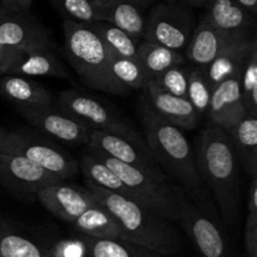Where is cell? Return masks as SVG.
<instances>
[{"instance_id":"cell-1","label":"cell","mask_w":257,"mask_h":257,"mask_svg":"<svg viewBox=\"0 0 257 257\" xmlns=\"http://www.w3.org/2000/svg\"><path fill=\"white\" fill-rule=\"evenodd\" d=\"M198 175L208 188L226 225H233L240 215V163L230 137L210 123L196 140Z\"/></svg>"},{"instance_id":"cell-2","label":"cell","mask_w":257,"mask_h":257,"mask_svg":"<svg viewBox=\"0 0 257 257\" xmlns=\"http://www.w3.org/2000/svg\"><path fill=\"white\" fill-rule=\"evenodd\" d=\"M138 109L143 140L162 172L178 182L183 192L193 200L205 203L207 193L198 175L195 151L183 131L158 117L145 97Z\"/></svg>"},{"instance_id":"cell-3","label":"cell","mask_w":257,"mask_h":257,"mask_svg":"<svg viewBox=\"0 0 257 257\" xmlns=\"http://www.w3.org/2000/svg\"><path fill=\"white\" fill-rule=\"evenodd\" d=\"M87 190L115 218L120 228V240L147 248L160 256L175 255L181 250L180 233L167 218L135 201L90 183H87Z\"/></svg>"},{"instance_id":"cell-4","label":"cell","mask_w":257,"mask_h":257,"mask_svg":"<svg viewBox=\"0 0 257 257\" xmlns=\"http://www.w3.org/2000/svg\"><path fill=\"white\" fill-rule=\"evenodd\" d=\"M64 53L87 87L110 94H127V87L110 72L109 49L89 24L64 19Z\"/></svg>"},{"instance_id":"cell-5","label":"cell","mask_w":257,"mask_h":257,"mask_svg":"<svg viewBox=\"0 0 257 257\" xmlns=\"http://www.w3.org/2000/svg\"><path fill=\"white\" fill-rule=\"evenodd\" d=\"M110 168L132 193V200L142 207L153 211L171 222H178L183 191L168 183L167 178H158L138 168L120 163L113 158L93 152Z\"/></svg>"},{"instance_id":"cell-6","label":"cell","mask_w":257,"mask_h":257,"mask_svg":"<svg viewBox=\"0 0 257 257\" xmlns=\"http://www.w3.org/2000/svg\"><path fill=\"white\" fill-rule=\"evenodd\" d=\"M0 153L23 156L63 181L73 177L79 171L78 161L68 151L40 133L24 130L8 131L0 146Z\"/></svg>"},{"instance_id":"cell-7","label":"cell","mask_w":257,"mask_h":257,"mask_svg":"<svg viewBox=\"0 0 257 257\" xmlns=\"http://www.w3.org/2000/svg\"><path fill=\"white\" fill-rule=\"evenodd\" d=\"M57 107L87 125L90 131L113 133L142 141L143 137L115 108L103 100L74 89H65L58 94Z\"/></svg>"},{"instance_id":"cell-8","label":"cell","mask_w":257,"mask_h":257,"mask_svg":"<svg viewBox=\"0 0 257 257\" xmlns=\"http://www.w3.org/2000/svg\"><path fill=\"white\" fill-rule=\"evenodd\" d=\"M197 25L192 8L181 2L157 3L147 14L145 42L181 53L186 50Z\"/></svg>"},{"instance_id":"cell-9","label":"cell","mask_w":257,"mask_h":257,"mask_svg":"<svg viewBox=\"0 0 257 257\" xmlns=\"http://www.w3.org/2000/svg\"><path fill=\"white\" fill-rule=\"evenodd\" d=\"M205 203H192L183 193L178 222L185 228L201 257H232L227 237L221 226L207 213Z\"/></svg>"},{"instance_id":"cell-10","label":"cell","mask_w":257,"mask_h":257,"mask_svg":"<svg viewBox=\"0 0 257 257\" xmlns=\"http://www.w3.org/2000/svg\"><path fill=\"white\" fill-rule=\"evenodd\" d=\"M87 147L92 152H97L120 163L132 166L155 177L167 178L151 155L145 140L138 141L113 133L89 131Z\"/></svg>"},{"instance_id":"cell-11","label":"cell","mask_w":257,"mask_h":257,"mask_svg":"<svg viewBox=\"0 0 257 257\" xmlns=\"http://www.w3.org/2000/svg\"><path fill=\"white\" fill-rule=\"evenodd\" d=\"M18 112L43 135L72 146H87L89 128L59 107H17Z\"/></svg>"},{"instance_id":"cell-12","label":"cell","mask_w":257,"mask_h":257,"mask_svg":"<svg viewBox=\"0 0 257 257\" xmlns=\"http://www.w3.org/2000/svg\"><path fill=\"white\" fill-rule=\"evenodd\" d=\"M62 181L23 156L0 153V183L18 197L33 198L42 188Z\"/></svg>"},{"instance_id":"cell-13","label":"cell","mask_w":257,"mask_h":257,"mask_svg":"<svg viewBox=\"0 0 257 257\" xmlns=\"http://www.w3.org/2000/svg\"><path fill=\"white\" fill-rule=\"evenodd\" d=\"M255 39L256 35L226 34L200 20L186 48V57L195 67L206 68L227 50Z\"/></svg>"},{"instance_id":"cell-14","label":"cell","mask_w":257,"mask_h":257,"mask_svg":"<svg viewBox=\"0 0 257 257\" xmlns=\"http://www.w3.org/2000/svg\"><path fill=\"white\" fill-rule=\"evenodd\" d=\"M35 198L55 217L70 223L97 202L87 188L68 185L64 181L42 188Z\"/></svg>"},{"instance_id":"cell-15","label":"cell","mask_w":257,"mask_h":257,"mask_svg":"<svg viewBox=\"0 0 257 257\" xmlns=\"http://www.w3.org/2000/svg\"><path fill=\"white\" fill-rule=\"evenodd\" d=\"M2 75L22 77L69 78V73L60 63L50 45L13 49Z\"/></svg>"},{"instance_id":"cell-16","label":"cell","mask_w":257,"mask_h":257,"mask_svg":"<svg viewBox=\"0 0 257 257\" xmlns=\"http://www.w3.org/2000/svg\"><path fill=\"white\" fill-rule=\"evenodd\" d=\"M0 45L9 49L50 45L49 33L30 12L18 13L4 9L0 20Z\"/></svg>"},{"instance_id":"cell-17","label":"cell","mask_w":257,"mask_h":257,"mask_svg":"<svg viewBox=\"0 0 257 257\" xmlns=\"http://www.w3.org/2000/svg\"><path fill=\"white\" fill-rule=\"evenodd\" d=\"M240 74L220 83L213 88L211 94L207 112L210 123L226 133L247 114L241 94Z\"/></svg>"},{"instance_id":"cell-18","label":"cell","mask_w":257,"mask_h":257,"mask_svg":"<svg viewBox=\"0 0 257 257\" xmlns=\"http://www.w3.org/2000/svg\"><path fill=\"white\" fill-rule=\"evenodd\" d=\"M145 98L158 117L182 131H192L200 123V117L187 98L170 94L157 87L153 80H148L145 88Z\"/></svg>"},{"instance_id":"cell-19","label":"cell","mask_w":257,"mask_h":257,"mask_svg":"<svg viewBox=\"0 0 257 257\" xmlns=\"http://www.w3.org/2000/svg\"><path fill=\"white\" fill-rule=\"evenodd\" d=\"M202 19L215 29L232 35H256V17L233 0H208Z\"/></svg>"},{"instance_id":"cell-20","label":"cell","mask_w":257,"mask_h":257,"mask_svg":"<svg viewBox=\"0 0 257 257\" xmlns=\"http://www.w3.org/2000/svg\"><path fill=\"white\" fill-rule=\"evenodd\" d=\"M103 22L114 25L131 37L143 39L151 0H98Z\"/></svg>"},{"instance_id":"cell-21","label":"cell","mask_w":257,"mask_h":257,"mask_svg":"<svg viewBox=\"0 0 257 257\" xmlns=\"http://www.w3.org/2000/svg\"><path fill=\"white\" fill-rule=\"evenodd\" d=\"M0 92L17 107H40L52 105L53 98L49 90L32 78L22 75H3Z\"/></svg>"},{"instance_id":"cell-22","label":"cell","mask_w":257,"mask_h":257,"mask_svg":"<svg viewBox=\"0 0 257 257\" xmlns=\"http://www.w3.org/2000/svg\"><path fill=\"white\" fill-rule=\"evenodd\" d=\"M240 166L251 176H257V117L246 114L227 132Z\"/></svg>"},{"instance_id":"cell-23","label":"cell","mask_w":257,"mask_h":257,"mask_svg":"<svg viewBox=\"0 0 257 257\" xmlns=\"http://www.w3.org/2000/svg\"><path fill=\"white\" fill-rule=\"evenodd\" d=\"M73 228L80 236L92 238H119L120 228L112 213L103 207L99 202H95L89 210L79 216L72 222Z\"/></svg>"},{"instance_id":"cell-24","label":"cell","mask_w":257,"mask_h":257,"mask_svg":"<svg viewBox=\"0 0 257 257\" xmlns=\"http://www.w3.org/2000/svg\"><path fill=\"white\" fill-rule=\"evenodd\" d=\"M78 165H79L80 171H82L87 183L133 201L132 193L128 190L127 186L92 151L89 153L83 155Z\"/></svg>"},{"instance_id":"cell-25","label":"cell","mask_w":257,"mask_h":257,"mask_svg":"<svg viewBox=\"0 0 257 257\" xmlns=\"http://www.w3.org/2000/svg\"><path fill=\"white\" fill-rule=\"evenodd\" d=\"M255 47H257V39L237 45V47L221 54L207 67L203 68L212 89L217 87L220 83L230 79L233 75L240 74L246 62V58Z\"/></svg>"},{"instance_id":"cell-26","label":"cell","mask_w":257,"mask_h":257,"mask_svg":"<svg viewBox=\"0 0 257 257\" xmlns=\"http://www.w3.org/2000/svg\"><path fill=\"white\" fill-rule=\"evenodd\" d=\"M137 59L151 80L156 79L170 68L186 64L185 58L181 53L145 40H142L138 47Z\"/></svg>"},{"instance_id":"cell-27","label":"cell","mask_w":257,"mask_h":257,"mask_svg":"<svg viewBox=\"0 0 257 257\" xmlns=\"http://www.w3.org/2000/svg\"><path fill=\"white\" fill-rule=\"evenodd\" d=\"M85 257H161L145 247L119 238H92L80 236Z\"/></svg>"},{"instance_id":"cell-28","label":"cell","mask_w":257,"mask_h":257,"mask_svg":"<svg viewBox=\"0 0 257 257\" xmlns=\"http://www.w3.org/2000/svg\"><path fill=\"white\" fill-rule=\"evenodd\" d=\"M0 256L3 257H55L49 248L0 222Z\"/></svg>"},{"instance_id":"cell-29","label":"cell","mask_w":257,"mask_h":257,"mask_svg":"<svg viewBox=\"0 0 257 257\" xmlns=\"http://www.w3.org/2000/svg\"><path fill=\"white\" fill-rule=\"evenodd\" d=\"M89 25L99 35L110 52L120 57L137 59L138 47L142 40L131 37L130 34L107 22H97Z\"/></svg>"},{"instance_id":"cell-30","label":"cell","mask_w":257,"mask_h":257,"mask_svg":"<svg viewBox=\"0 0 257 257\" xmlns=\"http://www.w3.org/2000/svg\"><path fill=\"white\" fill-rule=\"evenodd\" d=\"M109 64L110 72L115 79L128 89L132 88V89L142 90L146 83L150 80L138 59L120 57L109 50Z\"/></svg>"},{"instance_id":"cell-31","label":"cell","mask_w":257,"mask_h":257,"mask_svg":"<svg viewBox=\"0 0 257 257\" xmlns=\"http://www.w3.org/2000/svg\"><path fill=\"white\" fill-rule=\"evenodd\" d=\"M212 87L203 68L192 67L188 72V85L186 98L198 114H207L210 107Z\"/></svg>"},{"instance_id":"cell-32","label":"cell","mask_w":257,"mask_h":257,"mask_svg":"<svg viewBox=\"0 0 257 257\" xmlns=\"http://www.w3.org/2000/svg\"><path fill=\"white\" fill-rule=\"evenodd\" d=\"M65 19L83 24L103 22L102 8L98 0H52Z\"/></svg>"},{"instance_id":"cell-33","label":"cell","mask_w":257,"mask_h":257,"mask_svg":"<svg viewBox=\"0 0 257 257\" xmlns=\"http://www.w3.org/2000/svg\"><path fill=\"white\" fill-rule=\"evenodd\" d=\"M240 88L246 112L257 117V47L246 58L240 74Z\"/></svg>"},{"instance_id":"cell-34","label":"cell","mask_w":257,"mask_h":257,"mask_svg":"<svg viewBox=\"0 0 257 257\" xmlns=\"http://www.w3.org/2000/svg\"><path fill=\"white\" fill-rule=\"evenodd\" d=\"M188 72H190V68L186 67L185 64L176 65V67L170 68L162 74L158 75L156 79H153V82L157 84L158 88L170 93V94L186 98L188 85Z\"/></svg>"},{"instance_id":"cell-35","label":"cell","mask_w":257,"mask_h":257,"mask_svg":"<svg viewBox=\"0 0 257 257\" xmlns=\"http://www.w3.org/2000/svg\"><path fill=\"white\" fill-rule=\"evenodd\" d=\"M245 227L246 257H257V177H251Z\"/></svg>"},{"instance_id":"cell-36","label":"cell","mask_w":257,"mask_h":257,"mask_svg":"<svg viewBox=\"0 0 257 257\" xmlns=\"http://www.w3.org/2000/svg\"><path fill=\"white\" fill-rule=\"evenodd\" d=\"M5 10H12L18 13H27L30 10L34 0H0Z\"/></svg>"},{"instance_id":"cell-37","label":"cell","mask_w":257,"mask_h":257,"mask_svg":"<svg viewBox=\"0 0 257 257\" xmlns=\"http://www.w3.org/2000/svg\"><path fill=\"white\" fill-rule=\"evenodd\" d=\"M233 2L237 3L238 5L243 8L245 10H247L251 15L256 17L257 15V0H233Z\"/></svg>"},{"instance_id":"cell-38","label":"cell","mask_w":257,"mask_h":257,"mask_svg":"<svg viewBox=\"0 0 257 257\" xmlns=\"http://www.w3.org/2000/svg\"><path fill=\"white\" fill-rule=\"evenodd\" d=\"M178 2L188 5L190 8H203L208 0H178Z\"/></svg>"},{"instance_id":"cell-39","label":"cell","mask_w":257,"mask_h":257,"mask_svg":"<svg viewBox=\"0 0 257 257\" xmlns=\"http://www.w3.org/2000/svg\"><path fill=\"white\" fill-rule=\"evenodd\" d=\"M7 135H8V131L4 130V128L0 127V146H2L3 141H4L5 137H7Z\"/></svg>"},{"instance_id":"cell-40","label":"cell","mask_w":257,"mask_h":257,"mask_svg":"<svg viewBox=\"0 0 257 257\" xmlns=\"http://www.w3.org/2000/svg\"><path fill=\"white\" fill-rule=\"evenodd\" d=\"M178 0H158V3H176Z\"/></svg>"},{"instance_id":"cell-41","label":"cell","mask_w":257,"mask_h":257,"mask_svg":"<svg viewBox=\"0 0 257 257\" xmlns=\"http://www.w3.org/2000/svg\"><path fill=\"white\" fill-rule=\"evenodd\" d=\"M3 13H4V9H3L2 2H0V20H2V18H3Z\"/></svg>"},{"instance_id":"cell-42","label":"cell","mask_w":257,"mask_h":257,"mask_svg":"<svg viewBox=\"0 0 257 257\" xmlns=\"http://www.w3.org/2000/svg\"><path fill=\"white\" fill-rule=\"evenodd\" d=\"M0 257H3V256H0Z\"/></svg>"}]
</instances>
